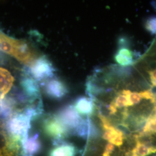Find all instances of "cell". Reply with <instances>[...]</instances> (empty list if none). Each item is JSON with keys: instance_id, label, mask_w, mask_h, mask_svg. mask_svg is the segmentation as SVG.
Returning a JSON list of instances; mask_svg holds the SVG:
<instances>
[{"instance_id": "cell-16", "label": "cell", "mask_w": 156, "mask_h": 156, "mask_svg": "<svg viewBox=\"0 0 156 156\" xmlns=\"http://www.w3.org/2000/svg\"><path fill=\"white\" fill-rule=\"evenodd\" d=\"M122 93L127 96L130 106L139 104L142 99L140 95V93H139L136 92L133 93L128 90H124L122 91Z\"/></svg>"}, {"instance_id": "cell-9", "label": "cell", "mask_w": 156, "mask_h": 156, "mask_svg": "<svg viewBox=\"0 0 156 156\" xmlns=\"http://www.w3.org/2000/svg\"><path fill=\"white\" fill-rule=\"evenodd\" d=\"M54 145L49 156H75L76 154V147L72 144L62 140L54 143Z\"/></svg>"}, {"instance_id": "cell-4", "label": "cell", "mask_w": 156, "mask_h": 156, "mask_svg": "<svg viewBox=\"0 0 156 156\" xmlns=\"http://www.w3.org/2000/svg\"><path fill=\"white\" fill-rule=\"evenodd\" d=\"M42 127L45 134L54 142L63 140L70 134L55 115L46 118L43 122Z\"/></svg>"}, {"instance_id": "cell-8", "label": "cell", "mask_w": 156, "mask_h": 156, "mask_svg": "<svg viewBox=\"0 0 156 156\" xmlns=\"http://www.w3.org/2000/svg\"><path fill=\"white\" fill-rule=\"evenodd\" d=\"M42 144L39 139V135H34L28 137L22 142L23 156H35L41 150Z\"/></svg>"}, {"instance_id": "cell-18", "label": "cell", "mask_w": 156, "mask_h": 156, "mask_svg": "<svg viewBox=\"0 0 156 156\" xmlns=\"http://www.w3.org/2000/svg\"><path fill=\"white\" fill-rule=\"evenodd\" d=\"M140 94L142 98L145 100H149L151 101L153 100L156 97V94H154L151 90H147L140 92Z\"/></svg>"}, {"instance_id": "cell-20", "label": "cell", "mask_w": 156, "mask_h": 156, "mask_svg": "<svg viewBox=\"0 0 156 156\" xmlns=\"http://www.w3.org/2000/svg\"><path fill=\"white\" fill-rule=\"evenodd\" d=\"M4 60H5V57L0 52V63H2V62H4Z\"/></svg>"}, {"instance_id": "cell-17", "label": "cell", "mask_w": 156, "mask_h": 156, "mask_svg": "<svg viewBox=\"0 0 156 156\" xmlns=\"http://www.w3.org/2000/svg\"><path fill=\"white\" fill-rule=\"evenodd\" d=\"M145 27L151 35H156V16L147 19L145 23Z\"/></svg>"}, {"instance_id": "cell-10", "label": "cell", "mask_w": 156, "mask_h": 156, "mask_svg": "<svg viewBox=\"0 0 156 156\" xmlns=\"http://www.w3.org/2000/svg\"><path fill=\"white\" fill-rule=\"evenodd\" d=\"M13 82L11 73L5 68H0V94L3 98L9 91Z\"/></svg>"}, {"instance_id": "cell-5", "label": "cell", "mask_w": 156, "mask_h": 156, "mask_svg": "<svg viewBox=\"0 0 156 156\" xmlns=\"http://www.w3.org/2000/svg\"><path fill=\"white\" fill-rule=\"evenodd\" d=\"M55 116L70 134H73L82 120L74 105H71L63 107Z\"/></svg>"}, {"instance_id": "cell-13", "label": "cell", "mask_w": 156, "mask_h": 156, "mask_svg": "<svg viewBox=\"0 0 156 156\" xmlns=\"http://www.w3.org/2000/svg\"><path fill=\"white\" fill-rule=\"evenodd\" d=\"M156 152V147L148 146L147 145L138 142L136 147L131 153V156H147L151 153Z\"/></svg>"}, {"instance_id": "cell-7", "label": "cell", "mask_w": 156, "mask_h": 156, "mask_svg": "<svg viewBox=\"0 0 156 156\" xmlns=\"http://www.w3.org/2000/svg\"><path fill=\"white\" fill-rule=\"evenodd\" d=\"M20 84L30 102L39 100L40 90L37 82L30 76H25L22 78Z\"/></svg>"}, {"instance_id": "cell-11", "label": "cell", "mask_w": 156, "mask_h": 156, "mask_svg": "<svg viewBox=\"0 0 156 156\" xmlns=\"http://www.w3.org/2000/svg\"><path fill=\"white\" fill-rule=\"evenodd\" d=\"M75 108L79 113L89 116L94 110V104L93 100L85 97L78 98L75 101Z\"/></svg>"}, {"instance_id": "cell-2", "label": "cell", "mask_w": 156, "mask_h": 156, "mask_svg": "<svg viewBox=\"0 0 156 156\" xmlns=\"http://www.w3.org/2000/svg\"><path fill=\"white\" fill-rule=\"evenodd\" d=\"M32 119L26 109L22 113L14 114L8 120L6 130L11 136L23 142L28 138Z\"/></svg>"}, {"instance_id": "cell-14", "label": "cell", "mask_w": 156, "mask_h": 156, "mask_svg": "<svg viewBox=\"0 0 156 156\" xmlns=\"http://www.w3.org/2000/svg\"><path fill=\"white\" fill-rule=\"evenodd\" d=\"M156 133V115H151L147 119L142 134L149 135Z\"/></svg>"}, {"instance_id": "cell-1", "label": "cell", "mask_w": 156, "mask_h": 156, "mask_svg": "<svg viewBox=\"0 0 156 156\" xmlns=\"http://www.w3.org/2000/svg\"><path fill=\"white\" fill-rule=\"evenodd\" d=\"M0 51L15 57L26 64H31L35 58V54L24 41L14 39L0 32Z\"/></svg>"}, {"instance_id": "cell-12", "label": "cell", "mask_w": 156, "mask_h": 156, "mask_svg": "<svg viewBox=\"0 0 156 156\" xmlns=\"http://www.w3.org/2000/svg\"><path fill=\"white\" fill-rule=\"evenodd\" d=\"M115 60L123 67H128L134 63L133 52L128 48H119L115 56Z\"/></svg>"}, {"instance_id": "cell-3", "label": "cell", "mask_w": 156, "mask_h": 156, "mask_svg": "<svg viewBox=\"0 0 156 156\" xmlns=\"http://www.w3.org/2000/svg\"><path fill=\"white\" fill-rule=\"evenodd\" d=\"M26 71L36 81L51 79L53 77L55 72L52 64L45 56L36 59Z\"/></svg>"}, {"instance_id": "cell-15", "label": "cell", "mask_w": 156, "mask_h": 156, "mask_svg": "<svg viewBox=\"0 0 156 156\" xmlns=\"http://www.w3.org/2000/svg\"><path fill=\"white\" fill-rule=\"evenodd\" d=\"M111 104L115 106L116 108H121L123 107L130 106L127 96L123 94L122 91L121 92V93L117 95L115 97V100L112 102Z\"/></svg>"}, {"instance_id": "cell-6", "label": "cell", "mask_w": 156, "mask_h": 156, "mask_svg": "<svg viewBox=\"0 0 156 156\" xmlns=\"http://www.w3.org/2000/svg\"><path fill=\"white\" fill-rule=\"evenodd\" d=\"M44 90L46 94L54 99L62 98L68 92L67 86L62 81L56 78H51L45 83Z\"/></svg>"}, {"instance_id": "cell-19", "label": "cell", "mask_w": 156, "mask_h": 156, "mask_svg": "<svg viewBox=\"0 0 156 156\" xmlns=\"http://www.w3.org/2000/svg\"><path fill=\"white\" fill-rule=\"evenodd\" d=\"M149 73L152 86L156 87V68L154 70L149 72Z\"/></svg>"}]
</instances>
